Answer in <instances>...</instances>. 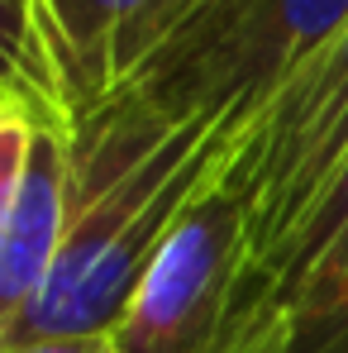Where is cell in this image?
<instances>
[{
	"instance_id": "1",
	"label": "cell",
	"mask_w": 348,
	"mask_h": 353,
	"mask_svg": "<svg viewBox=\"0 0 348 353\" xmlns=\"http://www.w3.org/2000/svg\"><path fill=\"white\" fill-rule=\"evenodd\" d=\"M225 124L153 115L110 91L72 134V196L62 253L34 305L0 330V349L39 339H110L176 220L225 172Z\"/></svg>"
},
{
	"instance_id": "2",
	"label": "cell",
	"mask_w": 348,
	"mask_h": 353,
	"mask_svg": "<svg viewBox=\"0 0 348 353\" xmlns=\"http://www.w3.org/2000/svg\"><path fill=\"white\" fill-rule=\"evenodd\" d=\"M344 24L348 0H201L115 91L172 124H225L238 143Z\"/></svg>"
},
{
	"instance_id": "3",
	"label": "cell",
	"mask_w": 348,
	"mask_h": 353,
	"mask_svg": "<svg viewBox=\"0 0 348 353\" xmlns=\"http://www.w3.org/2000/svg\"><path fill=\"white\" fill-rule=\"evenodd\" d=\"M348 158V24L339 39L300 67V77L234 143L220 181L248 210V268L238 292L253 287L282 253L329 176ZM238 301V296H234Z\"/></svg>"
},
{
	"instance_id": "4",
	"label": "cell",
	"mask_w": 348,
	"mask_h": 353,
	"mask_svg": "<svg viewBox=\"0 0 348 353\" xmlns=\"http://www.w3.org/2000/svg\"><path fill=\"white\" fill-rule=\"evenodd\" d=\"M248 268V210L215 176L176 220L148 277L119 315L115 353H220L238 277Z\"/></svg>"
},
{
	"instance_id": "5",
	"label": "cell",
	"mask_w": 348,
	"mask_h": 353,
	"mask_svg": "<svg viewBox=\"0 0 348 353\" xmlns=\"http://www.w3.org/2000/svg\"><path fill=\"white\" fill-rule=\"evenodd\" d=\"M72 134L0 105V330L34 305L62 253Z\"/></svg>"
},
{
	"instance_id": "6",
	"label": "cell",
	"mask_w": 348,
	"mask_h": 353,
	"mask_svg": "<svg viewBox=\"0 0 348 353\" xmlns=\"http://www.w3.org/2000/svg\"><path fill=\"white\" fill-rule=\"evenodd\" d=\"M67 39V58H72V81H76V101L81 115L96 110L110 91H115V0H48Z\"/></svg>"
},
{
	"instance_id": "7",
	"label": "cell",
	"mask_w": 348,
	"mask_h": 353,
	"mask_svg": "<svg viewBox=\"0 0 348 353\" xmlns=\"http://www.w3.org/2000/svg\"><path fill=\"white\" fill-rule=\"evenodd\" d=\"M196 10L201 0H115V86H124Z\"/></svg>"
},
{
	"instance_id": "8",
	"label": "cell",
	"mask_w": 348,
	"mask_h": 353,
	"mask_svg": "<svg viewBox=\"0 0 348 353\" xmlns=\"http://www.w3.org/2000/svg\"><path fill=\"white\" fill-rule=\"evenodd\" d=\"M272 353H348V296L320 315H300L277 334Z\"/></svg>"
},
{
	"instance_id": "9",
	"label": "cell",
	"mask_w": 348,
	"mask_h": 353,
	"mask_svg": "<svg viewBox=\"0 0 348 353\" xmlns=\"http://www.w3.org/2000/svg\"><path fill=\"white\" fill-rule=\"evenodd\" d=\"M0 353H115L110 339H39V344H19V349Z\"/></svg>"
}]
</instances>
